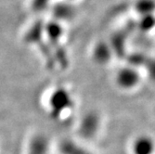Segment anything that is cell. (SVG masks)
<instances>
[{
	"label": "cell",
	"mask_w": 155,
	"mask_h": 154,
	"mask_svg": "<svg viewBox=\"0 0 155 154\" xmlns=\"http://www.w3.org/2000/svg\"><path fill=\"white\" fill-rule=\"evenodd\" d=\"M102 126V119L101 114L95 110H90L82 117L78 132L84 140L92 141L101 133Z\"/></svg>",
	"instance_id": "obj_1"
},
{
	"label": "cell",
	"mask_w": 155,
	"mask_h": 154,
	"mask_svg": "<svg viewBox=\"0 0 155 154\" xmlns=\"http://www.w3.org/2000/svg\"><path fill=\"white\" fill-rule=\"evenodd\" d=\"M149 75L152 78V80L155 81V61L150 60V62L147 66Z\"/></svg>",
	"instance_id": "obj_9"
},
{
	"label": "cell",
	"mask_w": 155,
	"mask_h": 154,
	"mask_svg": "<svg viewBox=\"0 0 155 154\" xmlns=\"http://www.w3.org/2000/svg\"><path fill=\"white\" fill-rule=\"evenodd\" d=\"M29 154H48V144L44 138H37L32 144Z\"/></svg>",
	"instance_id": "obj_7"
},
{
	"label": "cell",
	"mask_w": 155,
	"mask_h": 154,
	"mask_svg": "<svg viewBox=\"0 0 155 154\" xmlns=\"http://www.w3.org/2000/svg\"><path fill=\"white\" fill-rule=\"evenodd\" d=\"M139 29L149 32L155 26V15H147V16H141L139 21Z\"/></svg>",
	"instance_id": "obj_8"
},
{
	"label": "cell",
	"mask_w": 155,
	"mask_h": 154,
	"mask_svg": "<svg viewBox=\"0 0 155 154\" xmlns=\"http://www.w3.org/2000/svg\"><path fill=\"white\" fill-rule=\"evenodd\" d=\"M140 78L141 76L137 67L127 65L118 70L115 75V83L123 90H132L138 86Z\"/></svg>",
	"instance_id": "obj_2"
},
{
	"label": "cell",
	"mask_w": 155,
	"mask_h": 154,
	"mask_svg": "<svg viewBox=\"0 0 155 154\" xmlns=\"http://www.w3.org/2000/svg\"><path fill=\"white\" fill-rule=\"evenodd\" d=\"M129 154H155V137L149 134H139L131 139Z\"/></svg>",
	"instance_id": "obj_3"
},
{
	"label": "cell",
	"mask_w": 155,
	"mask_h": 154,
	"mask_svg": "<svg viewBox=\"0 0 155 154\" xmlns=\"http://www.w3.org/2000/svg\"><path fill=\"white\" fill-rule=\"evenodd\" d=\"M112 51V48L107 43H98L96 45L93 51L94 59L98 63H107L111 58Z\"/></svg>",
	"instance_id": "obj_5"
},
{
	"label": "cell",
	"mask_w": 155,
	"mask_h": 154,
	"mask_svg": "<svg viewBox=\"0 0 155 154\" xmlns=\"http://www.w3.org/2000/svg\"><path fill=\"white\" fill-rule=\"evenodd\" d=\"M52 110L55 111L56 116H60L66 110H70L73 106V100L69 93L61 90L56 93L52 100Z\"/></svg>",
	"instance_id": "obj_4"
},
{
	"label": "cell",
	"mask_w": 155,
	"mask_h": 154,
	"mask_svg": "<svg viewBox=\"0 0 155 154\" xmlns=\"http://www.w3.org/2000/svg\"><path fill=\"white\" fill-rule=\"evenodd\" d=\"M135 9L138 15H155V0H136Z\"/></svg>",
	"instance_id": "obj_6"
}]
</instances>
